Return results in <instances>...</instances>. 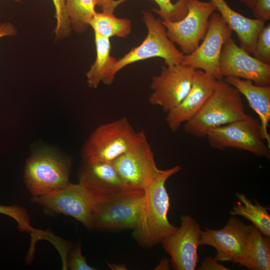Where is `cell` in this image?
Here are the masks:
<instances>
[{"label":"cell","instance_id":"cell-1","mask_svg":"<svg viewBox=\"0 0 270 270\" xmlns=\"http://www.w3.org/2000/svg\"><path fill=\"white\" fill-rule=\"evenodd\" d=\"M180 166L158 172L144 190V197L140 222L132 236L142 246L151 248L161 243L178 227L168 218L170 198L165 186L167 180L181 170Z\"/></svg>","mask_w":270,"mask_h":270},{"label":"cell","instance_id":"cell-2","mask_svg":"<svg viewBox=\"0 0 270 270\" xmlns=\"http://www.w3.org/2000/svg\"><path fill=\"white\" fill-rule=\"evenodd\" d=\"M248 114L238 90L223 78L198 113L184 123V132L198 138L210 130L246 118Z\"/></svg>","mask_w":270,"mask_h":270},{"label":"cell","instance_id":"cell-3","mask_svg":"<svg viewBox=\"0 0 270 270\" xmlns=\"http://www.w3.org/2000/svg\"><path fill=\"white\" fill-rule=\"evenodd\" d=\"M142 20L147 29L146 37L140 44L116 60L110 72L107 85L113 82L121 70L138 62L160 58L164 60L166 65L181 64L184 54L168 38L162 20L148 11L143 12Z\"/></svg>","mask_w":270,"mask_h":270},{"label":"cell","instance_id":"cell-4","mask_svg":"<svg viewBox=\"0 0 270 270\" xmlns=\"http://www.w3.org/2000/svg\"><path fill=\"white\" fill-rule=\"evenodd\" d=\"M70 170L68 160L50 150L38 151L26 160L25 184L32 196H43L68 184Z\"/></svg>","mask_w":270,"mask_h":270},{"label":"cell","instance_id":"cell-5","mask_svg":"<svg viewBox=\"0 0 270 270\" xmlns=\"http://www.w3.org/2000/svg\"><path fill=\"white\" fill-rule=\"evenodd\" d=\"M144 190H138L96 198L92 208L94 227L134 230L140 218Z\"/></svg>","mask_w":270,"mask_h":270},{"label":"cell","instance_id":"cell-6","mask_svg":"<svg viewBox=\"0 0 270 270\" xmlns=\"http://www.w3.org/2000/svg\"><path fill=\"white\" fill-rule=\"evenodd\" d=\"M136 134L126 118L100 124L83 147L84 162H112L132 146Z\"/></svg>","mask_w":270,"mask_h":270},{"label":"cell","instance_id":"cell-7","mask_svg":"<svg viewBox=\"0 0 270 270\" xmlns=\"http://www.w3.org/2000/svg\"><path fill=\"white\" fill-rule=\"evenodd\" d=\"M206 137L212 148H236L270 159V148L262 138L260 122L250 115L210 130Z\"/></svg>","mask_w":270,"mask_h":270},{"label":"cell","instance_id":"cell-8","mask_svg":"<svg viewBox=\"0 0 270 270\" xmlns=\"http://www.w3.org/2000/svg\"><path fill=\"white\" fill-rule=\"evenodd\" d=\"M188 12L181 20L174 22L162 21L167 36L177 44L184 55L194 52L206 33L210 17L216 10L212 2L188 0Z\"/></svg>","mask_w":270,"mask_h":270},{"label":"cell","instance_id":"cell-9","mask_svg":"<svg viewBox=\"0 0 270 270\" xmlns=\"http://www.w3.org/2000/svg\"><path fill=\"white\" fill-rule=\"evenodd\" d=\"M96 198L79 184L70 182L60 190L32 196V200L48 212L70 216L87 228L92 229V208Z\"/></svg>","mask_w":270,"mask_h":270},{"label":"cell","instance_id":"cell-10","mask_svg":"<svg viewBox=\"0 0 270 270\" xmlns=\"http://www.w3.org/2000/svg\"><path fill=\"white\" fill-rule=\"evenodd\" d=\"M123 180L129 185L144 190L159 170L144 132H138L132 146L112 162Z\"/></svg>","mask_w":270,"mask_h":270},{"label":"cell","instance_id":"cell-11","mask_svg":"<svg viewBox=\"0 0 270 270\" xmlns=\"http://www.w3.org/2000/svg\"><path fill=\"white\" fill-rule=\"evenodd\" d=\"M195 70L178 64L162 66L160 74L152 78V90L148 100L168 112L178 105L188 94Z\"/></svg>","mask_w":270,"mask_h":270},{"label":"cell","instance_id":"cell-12","mask_svg":"<svg viewBox=\"0 0 270 270\" xmlns=\"http://www.w3.org/2000/svg\"><path fill=\"white\" fill-rule=\"evenodd\" d=\"M254 224L246 225L232 216L220 230H202L200 246L214 248L218 262H230L240 266L244 258Z\"/></svg>","mask_w":270,"mask_h":270},{"label":"cell","instance_id":"cell-13","mask_svg":"<svg viewBox=\"0 0 270 270\" xmlns=\"http://www.w3.org/2000/svg\"><path fill=\"white\" fill-rule=\"evenodd\" d=\"M232 32L220 15L214 12L202 42L192 53L184 56L181 64L203 70L218 80L222 79L219 72L220 54L224 43L232 36Z\"/></svg>","mask_w":270,"mask_h":270},{"label":"cell","instance_id":"cell-14","mask_svg":"<svg viewBox=\"0 0 270 270\" xmlns=\"http://www.w3.org/2000/svg\"><path fill=\"white\" fill-rule=\"evenodd\" d=\"M221 77H234L260 86L270 85V64L252 56L236 43L232 36L224 43L220 59Z\"/></svg>","mask_w":270,"mask_h":270},{"label":"cell","instance_id":"cell-15","mask_svg":"<svg viewBox=\"0 0 270 270\" xmlns=\"http://www.w3.org/2000/svg\"><path fill=\"white\" fill-rule=\"evenodd\" d=\"M181 224L176 230L164 238L161 244L171 257L176 270H194L198 262L202 230L197 222L189 215L180 217Z\"/></svg>","mask_w":270,"mask_h":270},{"label":"cell","instance_id":"cell-16","mask_svg":"<svg viewBox=\"0 0 270 270\" xmlns=\"http://www.w3.org/2000/svg\"><path fill=\"white\" fill-rule=\"evenodd\" d=\"M78 181L80 185L98 198L143 190L126 183L110 162H84Z\"/></svg>","mask_w":270,"mask_h":270},{"label":"cell","instance_id":"cell-17","mask_svg":"<svg viewBox=\"0 0 270 270\" xmlns=\"http://www.w3.org/2000/svg\"><path fill=\"white\" fill-rule=\"evenodd\" d=\"M218 79L200 70H195L190 88L182 102L167 112L166 120L172 132L192 118L213 92Z\"/></svg>","mask_w":270,"mask_h":270},{"label":"cell","instance_id":"cell-18","mask_svg":"<svg viewBox=\"0 0 270 270\" xmlns=\"http://www.w3.org/2000/svg\"><path fill=\"white\" fill-rule=\"evenodd\" d=\"M246 98L258 116L263 139L270 148L268 126L270 120V86H260L252 82L234 77L224 79Z\"/></svg>","mask_w":270,"mask_h":270},{"label":"cell","instance_id":"cell-19","mask_svg":"<svg viewBox=\"0 0 270 270\" xmlns=\"http://www.w3.org/2000/svg\"><path fill=\"white\" fill-rule=\"evenodd\" d=\"M229 27L237 35L240 47L252 54L258 36L264 23L246 17L232 9L224 0H209Z\"/></svg>","mask_w":270,"mask_h":270},{"label":"cell","instance_id":"cell-20","mask_svg":"<svg viewBox=\"0 0 270 270\" xmlns=\"http://www.w3.org/2000/svg\"><path fill=\"white\" fill-rule=\"evenodd\" d=\"M96 58L86 74L90 88H97L101 82L107 84L110 72L116 60L110 54V38L94 34Z\"/></svg>","mask_w":270,"mask_h":270},{"label":"cell","instance_id":"cell-21","mask_svg":"<svg viewBox=\"0 0 270 270\" xmlns=\"http://www.w3.org/2000/svg\"><path fill=\"white\" fill-rule=\"evenodd\" d=\"M240 266L250 270H270V238L254 226Z\"/></svg>","mask_w":270,"mask_h":270},{"label":"cell","instance_id":"cell-22","mask_svg":"<svg viewBox=\"0 0 270 270\" xmlns=\"http://www.w3.org/2000/svg\"><path fill=\"white\" fill-rule=\"evenodd\" d=\"M240 201L230 212L232 216H240L250 220L264 236L270 237L269 208L259 204L256 200L253 204L243 194L237 193Z\"/></svg>","mask_w":270,"mask_h":270},{"label":"cell","instance_id":"cell-23","mask_svg":"<svg viewBox=\"0 0 270 270\" xmlns=\"http://www.w3.org/2000/svg\"><path fill=\"white\" fill-rule=\"evenodd\" d=\"M90 26L101 36L110 38L112 36L126 38L131 32V21L126 18H118L114 14L96 12L92 19Z\"/></svg>","mask_w":270,"mask_h":270},{"label":"cell","instance_id":"cell-24","mask_svg":"<svg viewBox=\"0 0 270 270\" xmlns=\"http://www.w3.org/2000/svg\"><path fill=\"white\" fill-rule=\"evenodd\" d=\"M99 0H66L67 14L72 30L81 34L90 26L96 14V6Z\"/></svg>","mask_w":270,"mask_h":270},{"label":"cell","instance_id":"cell-25","mask_svg":"<svg viewBox=\"0 0 270 270\" xmlns=\"http://www.w3.org/2000/svg\"><path fill=\"white\" fill-rule=\"evenodd\" d=\"M126 0H114L113 6L116 9ZM158 8L152 11L156 14L162 21L174 22L182 18L188 12V0H152Z\"/></svg>","mask_w":270,"mask_h":270},{"label":"cell","instance_id":"cell-26","mask_svg":"<svg viewBox=\"0 0 270 270\" xmlns=\"http://www.w3.org/2000/svg\"><path fill=\"white\" fill-rule=\"evenodd\" d=\"M55 8L56 24L54 30L56 40H60L68 37L72 32L67 14L66 0H52Z\"/></svg>","mask_w":270,"mask_h":270},{"label":"cell","instance_id":"cell-27","mask_svg":"<svg viewBox=\"0 0 270 270\" xmlns=\"http://www.w3.org/2000/svg\"><path fill=\"white\" fill-rule=\"evenodd\" d=\"M258 60L270 64V24L264 26L260 30L252 54Z\"/></svg>","mask_w":270,"mask_h":270},{"label":"cell","instance_id":"cell-28","mask_svg":"<svg viewBox=\"0 0 270 270\" xmlns=\"http://www.w3.org/2000/svg\"><path fill=\"white\" fill-rule=\"evenodd\" d=\"M0 214L6 215L14 219L19 228L22 230L30 229V219L26 210L14 204L4 206L0 204Z\"/></svg>","mask_w":270,"mask_h":270},{"label":"cell","instance_id":"cell-29","mask_svg":"<svg viewBox=\"0 0 270 270\" xmlns=\"http://www.w3.org/2000/svg\"><path fill=\"white\" fill-rule=\"evenodd\" d=\"M72 270H95L90 266L82 254L81 247L78 246L70 250L66 264Z\"/></svg>","mask_w":270,"mask_h":270},{"label":"cell","instance_id":"cell-30","mask_svg":"<svg viewBox=\"0 0 270 270\" xmlns=\"http://www.w3.org/2000/svg\"><path fill=\"white\" fill-rule=\"evenodd\" d=\"M250 10L255 19L264 23L270 19V0H254Z\"/></svg>","mask_w":270,"mask_h":270},{"label":"cell","instance_id":"cell-31","mask_svg":"<svg viewBox=\"0 0 270 270\" xmlns=\"http://www.w3.org/2000/svg\"><path fill=\"white\" fill-rule=\"evenodd\" d=\"M198 270H228L224 266L218 263L214 258L206 257L202 261Z\"/></svg>","mask_w":270,"mask_h":270},{"label":"cell","instance_id":"cell-32","mask_svg":"<svg viewBox=\"0 0 270 270\" xmlns=\"http://www.w3.org/2000/svg\"><path fill=\"white\" fill-rule=\"evenodd\" d=\"M18 34V30L10 22H0V38L6 36H12Z\"/></svg>","mask_w":270,"mask_h":270},{"label":"cell","instance_id":"cell-33","mask_svg":"<svg viewBox=\"0 0 270 270\" xmlns=\"http://www.w3.org/2000/svg\"><path fill=\"white\" fill-rule=\"evenodd\" d=\"M114 0H99L98 6L102 8V12L114 14V11L112 8Z\"/></svg>","mask_w":270,"mask_h":270},{"label":"cell","instance_id":"cell-34","mask_svg":"<svg viewBox=\"0 0 270 270\" xmlns=\"http://www.w3.org/2000/svg\"><path fill=\"white\" fill-rule=\"evenodd\" d=\"M170 264L167 259L162 260L156 267V270H169Z\"/></svg>","mask_w":270,"mask_h":270},{"label":"cell","instance_id":"cell-35","mask_svg":"<svg viewBox=\"0 0 270 270\" xmlns=\"http://www.w3.org/2000/svg\"><path fill=\"white\" fill-rule=\"evenodd\" d=\"M108 266L112 270H126L127 269L126 266L123 264H110L108 263Z\"/></svg>","mask_w":270,"mask_h":270},{"label":"cell","instance_id":"cell-36","mask_svg":"<svg viewBox=\"0 0 270 270\" xmlns=\"http://www.w3.org/2000/svg\"><path fill=\"white\" fill-rule=\"evenodd\" d=\"M240 2L244 4L248 8L250 9L252 7L254 0H238Z\"/></svg>","mask_w":270,"mask_h":270},{"label":"cell","instance_id":"cell-37","mask_svg":"<svg viewBox=\"0 0 270 270\" xmlns=\"http://www.w3.org/2000/svg\"><path fill=\"white\" fill-rule=\"evenodd\" d=\"M12 0L17 2H22V0Z\"/></svg>","mask_w":270,"mask_h":270}]
</instances>
